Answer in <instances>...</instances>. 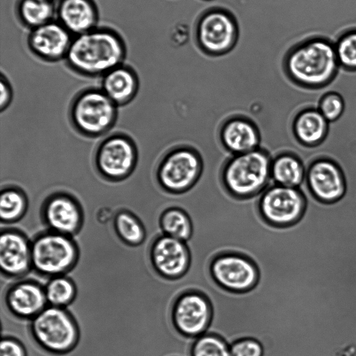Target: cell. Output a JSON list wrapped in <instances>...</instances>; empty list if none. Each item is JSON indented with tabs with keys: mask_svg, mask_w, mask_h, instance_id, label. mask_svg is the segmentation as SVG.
Wrapping results in <instances>:
<instances>
[{
	"mask_svg": "<svg viewBox=\"0 0 356 356\" xmlns=\"http://www.w3.org/2000/svg\"><path fill=\"white\" fill-rule=\"evenodd\" d=\"M218 137L222 146L231 155L248 152L260 147L261 134L250 118L236 115L221 124Z\"/></svg>",
	"mask_w": 356,
	"mask_h": 356,
	"instance_id": "cell-19",
	"label": "cell"
},
{
	"mask_svg": "<svg viewBox=\"0 0 356 356\" xmlns=\"http://www.w3.org/2000/svg\"><path fill=\"white\" fill-rule=\"evenodd\" d=\"M41 217L47 229L70 236L76 234L83 223L80 204L64 193H54L45 200Z\"/></svg>",
	"mask_w": 356,
	"mask_h": 356,
	"instance_id": "cell-15",
	"label": "cell"
},
{
	"mask_svg": "<svg viewBox=\"0 0 356 356\" xmlns=\"http://www.w3.org/2000/svg\"><path fill=\"white\" fill-rule=\"evenodd\" d=\"M195 35L206 53L220 56L230 51L238 38V26L233 13L226 8H208L198 18Z\"/></svg>",
	"mask_w": 356,
	"mask_h": 356,
	"instance_id": "cell-9",
	"label": "cell"
},
{
	"mask_svg": "<svg viewBox=\"0 0 356 356\" xmlns=\"http://www.w3.org/2000/svg\"><path fill=\"white\" fill-rule=\"evenodd\" d=\"M0 356H27V350L18 339L3 337L1 341Z\"/></svg>",
	"mask_w": 356,
	"mask_h": 356,
	"instance_id": "cell-33",
	"label": "cell"
},
{
	"mask_svg": "<svg viewBox=\"0 0 356 356\" xmlns=\"http://www.w3.org/2000/svg\"><path fill=\"white\" fill-rule=\"evenodd\" d=\"M191 356H232L230 345L217 334L206 333L195 339Z\"/></svg>",
	"mask_w": 356,
	"mask_h": 356,
	"instance_id": "cell-30",
	"label": "cell"
},
{
	"mask_svg": "<svg viewBox=\"0 0 356 356\" xmlns=\"http://www.w3.org/2000/svg\"><path fill=\"white\" fill-rule=\"evenodd\" d=\"M272 156L264 148L231 155L223 163L220 180L225 191L236 200H251L269 186Z\"/></svg>",
	"mask_w": 356,
	"mask_h": 356,
	"instance_id": "cell-3",
	"label": "cell"
},
{
	"mask_svg": "<svg viewBox=\"0 0 356 356\" xmlns=\"http://www.w3.org/2000/svg\"><path fill=\"white\" fill-rule=\"evenodd\" d=\"M282 69L293 85L310 91L327 88L341 70L334 42L321 35H310L291 45L283 57Z\"/></svg>",
	"mask_w": 356,
	"mask_h": 356,
	"instance_id": "cell-1",
	"label": "cell"
},
{
	"mask_svg": "<svg viewBox=\"0 0 356 356\" xmlns=\"http://www.w3.org/2000/svg\"><path fill=\"white\" fill-rule=\"evenodd\" d=\"M28 207L26 195L15 187L3 189L0 195V217L1 222L13 223L20 220Z\"/></svg>",
	"mask_w": 356,
	"mask_h": 356,
	"instance_id": "cell-27",
	"label": "cell"
},
{
	"mask_svg": "<svg viewBox=\"0 0 356 356\" xmlns=\"http://www.w3.org/2000/svg\"><path fill=\"white\" fill-rule=\"evenodd\" d=\"M16 13L30 30L56 19V3L51 0H18Z\"/></svg>",
	"mask_w": 356,
	"mask_h": 356,
	"instance_id": "cell-25",
	"label": "cell"
},
{
	"mask_svg": "<svg viewBox=\"0 0 356 356\" xmlns=\"http://www.w3.org/2000/svg\"><path fill=\"white\" fill-rule=\"evenodd\" d=\"M330 122L317 107L306 106L300 108L292 118L291 131L296 142L307 148H314L326 139Z\"/></svg>",
	"mask_w": 356,
	"mask_h": 356,
	"instance_id": "cell-21",
	"label": "cell"
},
{
	"mask_svg": "<svg viewBox=\"0 0 356 356\" xmlns=\"http://www.w3.org/2000/svg\"><path fill=\"white\" fill-rule=\"evenodd\" d=\"M159 227L163 234L187 242L192 236L193 224L189 213L182 207L165 208L158 218Z\"/></svg>",
	"mask_w": 356,
	"mask_h": 356,
	"instance_id": "cell-24",
	"label": "cell"
},
{
	"mask_svg": "<svg viewBox=\"0 0 356 356\" xmlns=\"http://www.w3.org/2000/svg\"><path fill=\"white\" fill-rule=\"evenodd\" d=\"M147 254L153 270L165 279L182 277L191 264V254L186 242L163 234L152 238Z\"/></svg>",
	"mask_w": 356,
	"mask_h": 356,
	"instance_id": "cell-14",
	"label": "cell"
},
{
	"mask_svg": "<svg viewBox=\"0 0 356 356\" xmlns=\"http://www.w3.org/2000/svg\"><path fill=\"white\" fill-rule=\"evenodd\" d=\"M213 316L208 298L197 291L181 294L175 300L172 318L177 330L182 335L196 339L204 334L210 326Z\"/></svg>",
	"mask_w": 356,
	"mask_h": 356,
	"instance_id": "cell-13",
	"label": "cell"
},
{
	"mask_svg": "<svg viewBox=\"0 0 356 356\" xmlns=\"http://www.w3.org/2000/svg\"><path fill=\"white\" fill-rule=\"evenodd\" d=\"M44 287L48 305L65 308L76 296L74 282L65 275L51 277Z\"/></svg>",
	"mask_w": 356,
	"mask_h": 356,
	"instance_id": "cell-28",
	"label": "cell"
},
{
	"mask_svg": "<svg viewBox=\"0 0 356 356\" xmlns=\"http://www.w3.org/2000/svg\"><path fill=\"white\" fill-rule=\"evenodd\" d=\"M118 106L101 88L81 91L73 99L70 118L81 134L97 137L107 133L117 120Z\"/></svg>",
	"mask_w": 356,
	"mask_h": 356,
	"instance_id": "cell-7",
	"label": "cell"
},
{
	"mask_svg": "<svg viewBox=\"0 0 356 356\" xmlns=\"http://www.w3.org/2000/svg\"><path fill=\"white\" fill-rule=\"evenodd\" d=\"M232 356H264L262 343L251 337L241 338L230 345Z\"/></svg>",
	"mask_w": 356,
	"mask_h": 356,
	"instance_id": "cell-32",
	"label": "cell"
},
{
	"mask_svg": "<svg viewBox=\"0 0 356 356\" xmlns=\"http://www.w3.org/2000/svg\"><path fill=\"white\" fill-rule=\"evenodd\" d=\"M30 321L31 337L40 350L63 355L72 352L78 346L79 328L65 308L48 305Z\"/></svg>",
	"mask_w": 356,
	"mask_h": 356,
	"instance_id": "cell-4",
	"label": "cell"
},
{
	"mask_svg": "<svg viewBox=\"0 0 356 356\" xmlns=\"http://www.w3.org/2000/svg\"><path fill=\"white\" fill-rule=\"evenodd\" d=\"M1 274L10 279H21L32 269L31 241L22 232L2 229L0 235Z\"/></svg>",
	"mask_w": 356,
	"mask_h": 356,
	"instance_id": "cell-17",
	"label": "cell"
},
{
	"mask_svg": "<svg viewBox=\"0 0 356 356\" xmlns=\"http://www.w3.org/2000/svg\"><path fill=\"white\" fill-rule=\"evenodd\" d=\"M346 101L339 92L326 88L320 97L317 108L330 122L339 120L346 110Z\"/></svg>",
	"mask_w": 356,
	"mask_h": 356,
	"instance_id": "cell-31",
	"label": "cell"
},
{
	"mask_svg": "<svg viewBox=\"0 0 356 356\" xmlns=\"http://www.w3.org/2000/svg\"><path fill=\"white\" fill-rule=\"evenodd\" d=\"M305 190L316 201L326 204L341 200L347 191L346 175L334 159L314 158L306 165Z\"/></svg>",
	"mask_w": 356,
	"mask_h": 356,
	"instance_id": "cell-10",
	"label": "cell"
},
{
	"mask_svg": "<svg viewBox=\"0 0 356 356\" xmlns=\"http://www.w3.org/2000/svg\"><path fill=\"white\" fill-rule=\"evenodd\" d=\"M56 19L74 37L98 26L99 10L94 0H58Z\"/></svg>",
	"mask_w": 356,
	"mask_h": 356,
	"instance_id": "cell-20",
	"label": "cell"
},
{
	"mask_svg": "<svg viewBox=\"0 0 356 356\" xmlns=\"http://www.w3.org/2000/svg\"><path fill=\"white\" fill-rule=\"evenodd\" d=\"M138 88L136 72L124 63L102 76L101 89L118 106L131 102L136 95Z\"/></svg>",
	"mask_w": 356,
	"mask_h": 356,
	"instance_id": "cell-22",
	"label": "cell"
},
{
	"mask_svg": "<svg viewBox=\"0 0 356 356\" xmlns=\"http://www.w3.org/2000/svg\"><path fill=\"white\" fill-rule=\"evenodd\" d=\"M73 35L56 19L30 30L27 47L39 59L55 63L64 60L71 46Z\"/></svg>",
	"mask_w": 356,
	"mask_h": 356,
	"instance_id": "cell-16",
	"label": "cell"
},
{
	"mask_svg": "<svg viewBox=\"0 0 356 356\" xmlns=\"http://www.w3.org/2000/svg\"><path fill=\"white\" fill-rule=\"evenodd\" d=\"M204 1H212V0H204Z\"/></svg>",
	"mask_w": 356,
	"mask_h": 356,
	"instance_id": "cell-35",
	"label": "cell"
},
{
	"mask_svg": "<svg viewBox=\"0 0 356 356\" xmlns=\"http://www.w3.org/2000/svg\"><path fill=\"white\" fill-rule=\"evenodd\" d=\"M95 165L106 179L120 181L134 171L138 152L133 140L122 134H112L98 145L95 154Z\"/></svg>",
	"mask_w": 356,
	"mask_h": 356,
	"instance_id": "cell-11",
	"label": "cell"
},
{
	"mask_svg": "<svg viewBox=\"0 0 356 356\" xmlns=\"http://www.w3.org/2000/svg\"><path fill=\"white\" fill-rule=\"evenodd\" d=\"M307 206V197L302 188L273 184L259 195L256 211L267 224L286 227L298 222Z\"/></svg>",
	"mask_w": 356,
	"mask_h": 356,
	"instance_id": "cell-8",
	"label": "cell"
},
{
	"mask_svg": "<svg viewBox=\"0 0 356 356\" xmlns=\"http://www.w3.org/2000/svg\"><path fill=\"white\" fill-rule=\"evenodd\" d=\"M113 226L118 237L128 245H140L146 239L144 225L129 211L122 209L118 211L114 215Z\"/></svg>",
	"mask_w": 356,
	"mask_h": 356,
	"instance_id": "cell-26",
	"label": "cell"
},
{
	"mask_svg": "<svg viewBox=\"0 0 356 356\" xmlns=\"http://www.w3.org/2000/svg\"><path fill=\"white\" fill-rule=\"evenodd\" d=\"M32 269L49 277L65 275L76 265L79 250L72 236L46 230L31 241Z\"/></svg>",
	"mask_w": 356,
	"mask_h": 356,
	"instance_id": "cell-6",
	"label": "cell"
},
{
	"mask_svg": "<svg viewBox=\"0 0 356 356\" xmlns=\"http://www.w3.org/2000/svg\"><path fill=\"white\" fill-rule=\"evenodd\" d=\"M202 157L195 147L179 145L171 147L161 158L156 179L165 192L180 195L192 189L203 172Z\"/></svg>",
	"mask_w": 356,
	"mask_h": 356,
	"instance_id": "cell-5",
	"label": "cell"
},
{
	"mask_svg": "<svg viewBox=\"0 0 356 356\" xmlns=\"http://www.w3.org/2000/svg\"><path fill=\"white\" fill-rule=\"evenodd\" d=\"M126 56V43L122 35L111 28L98 26L73 37L65 60L79 74L102 77L123 64Z\"/></svg>",
	"mask_w": 356,
	"mask_h": 356,
	"instance_id": "cell-2",
	"label": "cell"
},
{
	"mask_svg": "<svg viewBox=\"0 0 356 356\" xmlns=\"http://www.w3.org/2000/svg\"><path fill=\"white\" fill-rule=\"evenodd\" d=\"M3 299L8 312L21 320L31 321L48 306L44 286L32 280H21L10 284Z\"/></svg>",
	"mask_w": 356,
	"mask_h": 356,
	"instance_id": "cell-18",
	"label": "cell"
},
{
	"mask_svg": "<svg viewBox=\"0 0 356 356\" xmlns=\"http://www.w3.org/2000/svg\"><path fill=\"white\" fill-rule=\"evenodd\" d=\"M334 43L341 70L356 73V26L342 31Z\"/></svg>",
	"mask_w": 356,
	"mask_h": 356,
	"instance_id": "cell-29",
	"label": "cell"
},
{
	"mask_svg": "<svg viewBox=\"0 0 356 356\" xmlns=\"http://www.w3.org/2000/svg\"><path fill=\"white\" fill-rule=\"evenodd\" d=\"M51 1H54V0H51Z\"/></svg>",
	"mask_w": 356,
	"mask_h": 356,
	"instance_id": "cell-36",
	"label": "cell"
},
{
	"mask_svg": "<svg viewBox=\"0 0 356 356\" xmlns=\"http://www.w3.org/2000/svg\"><path fill=\"white\" fill-rule=\"evenodd\" d=\"M271 180L273 184L301 188L306 177V165L295 152H281L272 158Z\"/></svg>",
	"mask_w": 356,
	"mask_h": 356,
	"instance_id": "cell-23",
	"label": "cell"
},
{
	"mask_svg": "<svg viewBox=\"0 0 356 356\" xmlns=\"http://www.w3.org/2000/svg\"><path fill=\"white\" fill-rule=\"evenodd\" d=\"M210 273L217 284L233 293L252 289L259 278L255 262L243 254L234 252L216 255L210 264Z\"/></svg>",
	"mask_w": 356,
	"mask_h": 356,
	"instance_id": "cell-12",
	"label": "cell"
},
{
	"mask_svg": "<svg viewBox=\"0 0 356 356\" xmlns=\"http://www.w3.org/2000/svg\"><path fill=\"white\" fill-rule=\"evenodd\" d=\"M0 85V108L1 111H3L9 106L10 103L11 102L13 91L8 79L3 74L1 75Z\"/></svg>",
	"mask_w": 356,
	"mask_h": 356,
	"instance_id": "cell-34",
	"label": "cell"
}]
</instances>
